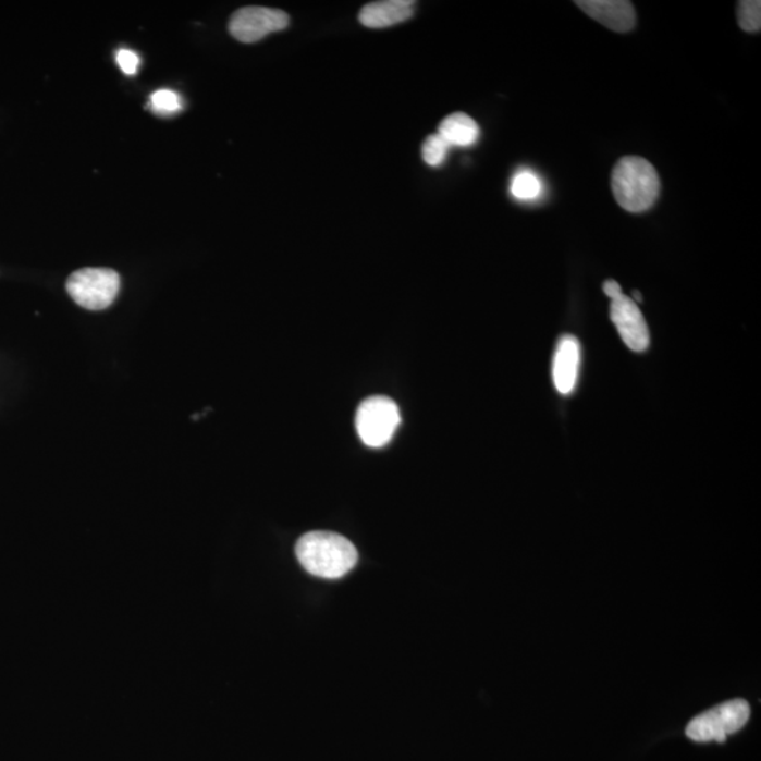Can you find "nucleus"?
I'll return each mask as SVG.
<instances>
[{
  "mask_svg": "<svg viewBox=\"0 0 761 761\" xmlns=\"http://www.w3.org/2000/svg\"><path fill=\"white\" fill-rule=\"evenodd\" d=\"M296 557L315 577L336 580L351 573L358 553L351 540L333 532H310L298 540Z\"/></svg>",
  "mask_w": 761,
  "mask_h": 761,
  "instance_id": "obj_1",
  "label": "nucleus"
},
{
  "mask_svg": "<svg viewBox=\"0 0 761 761\" xmlns=\"http://www.w3.org/2000/svg\"><path fill=\"white\" fill-rule=\"evenodd\" d=\"M612 193L617 205L631 213L646 212L660 195L658 171L641 157H624L612 171Z\"/></svg>",
  "mask_w": 761,
  "mask_h": 761,
  "instance_id": "obj_2",
  "label": "nucleus"
},
{
  "mask_svg": "<svg viewBox=\"0 0 761 761\" xmlns=\"http://www.w3.org/2000/svg\"><path fill=\"white\" fill-rule=\"evenodd\" d=\"M66 291L75 304L88 310H103L121 291V277L109 268H83L66 281Z\"/></svg>",
  "mask_w": 761,
  "mask_h": 761,
  "instance_id": "obj_3",
  "label": "nucleus"
},
{
  "mask_svg": "<svg viewBox=\"0 0 761 761\" xmlns=\"http://www.w3.org/2000/svg\"><path fill=\"white\" fill-rule=\"evenodd\" d=\"M400 424L398 405L386 396H371L358 406L356 429L361 442L368 447L386 446L394 438Z\"/></svg>",
  "mask_w": 761,
  "mask_h": 761,
  "instance_id": "obj_4",
  "label": "nucleus"
},
{
  "mask_svg": "<svg viewBox=\"0 0 761 761\" xmlns=\"http://www.w3.org/2000/svg\"><path fill=\"white\" fill-rule=\"evenodd\" d=\"M750 707L745 700H732L701 713L689 722L686 734L694 741H724L748 724Z\"/></svg>",
  "mask_w": 761,
  "mask_h": 761,
  "instance_id": "obj_5",
  "label": "nucleus"
},
{
  "mask_svg": "<svg viewBox=\"0 0 761 761\" xmlns=\"http://www.w3.org/2000/svg\"><path fill=\"white\" fill-rule=\"evenodd\" d=\"M289 25V14L279 9L247 7L230 19L229 32L236 40L251 45L271 33L285 30Z\"/></svg>",
  "mask_w": 761,
  "mask_h": 761,
  "instance_id": "obj_6",
  "label": "nucleus"
},
{
  "mask_svg": "<svg viewBox=\"0 0 761 761\" xmlns=\"http://www.w3.org/2000/svg\"><path fill=\"white\" fill-rule=\"evenodd\" d=\"M611 319L626 346L634 352H645L649 347L650 333L645 316L638 304L624 294L612 299Z\"/></svg>",
  "mask_w": 761,
  "mask_h": 761,
  "instance_id": "obj_7",
  "label": "nucleus"
},
{
  "mask_svg": "<svg viewBox=\"0 0 761 761\" xmlns=\"http://www.w3.org/2000/svg\"><path fill=\"white\" fill-rule=\"evenodd\" d=\"M581 11L612 32L628 33L636 26L634 4L626 0H578Z\"/></svg>",
  "mask_w": 761,
  "mask_h": 761,
  "instance_id": "obj_8",
  "label": "nucleus"
},
{
  "mask_svg": "<svg viewBox=\"0 0 761 761\" xmlns=\"http://www.w3.org/2000/svg\"><path fill=\"white\" fill-rule=\"evenodd\" d=\"M580 342L572 334H564L559 340L553 360V381L560 394H572L574 388H576L578 372H580Z\"/></svg>",
  "mask_w": 761,
  "mask_h": 761,
  "instance_id": "obj_9",
  "label": "nucleus"
},
{
  "mask_svg": "<svg viewBox=\"0 0 761 761\" xmlns=\"http://www.w3.org/2000/svg\"><path fill=\"white\" fill-rule=\"evenodd\" d=\"M414 11L415 2L412 0H384V2L366 4L358 19L363 26L384 28L408 21Z\"/></svg>",
  "mask_w": 761,
  "mask_h": 761,
  "instance_id": "obj_10",
  "label": "nucleus"
},
{
  "mask_svg": "<svg viewBox=\"0 0 761 761\" xmlns=\"http://www.w3.org/2000/svg\"><path fill=\"white\" fill-rule=\"evenodd\" d=\"M438 134L450 147H470L480 137V127L468 114L453 113L440 123Z\"/></svg>",
  "mask_w": 761,
  "mask_h": 761,
  "instance_id": "obj_11",
  "label": "nucleus"
},
{
  "mask_svg": "<svg viewBox=\"0 0 761 761\" xmlns=\"http://www.w3.org/2000/svg\"><path fill=\"white\" fill-rule=\"evenodd\" d=\"M148 108H150L151 112L157 114V116L171 118L184 110V100H182L181 95L175 93V90L160 89L151 95Z\"/></svg>",
  "mask_w": 761,
  "mask_h": 761,
  "instance_id": "obj_12",
  "label": "nucleus"
},
{
  "mask_svg": "<svg viewBox=\"0 0 761 761\" xmlns=\"http://www.w3.org/2000/svg\"><path fill=\"white\" fill-rule=\"evenodd\" d=\"M511 193L519 200H535L542 194V182L530 171H520L514 176Z\"/></svg>",
  "mask_w": 761,
  "mask_h": 761,
  "instance_id": "obj_13",
  "label": "nucleus"
},
{
  "mask_svg": "<svg viewBox=\"0 0 761 761\" xmlns=\"http://www.w3.org/2000/svg\"><path fill=\"white\" fill-rule=\"evenodd\" d=\"M737 22L741 30L746 33H760L761 28V2L759 0H745L737 3Z\"/></svg>",
  "mask_w": 761,
  "mask_h": 761,
  "instance_id": "obj_14",
  "label": "nucleus"
},
{
  "mask_svg": "<svg viewBox=\"0 0 761 761\" xmlns=\"http://www.w3.org/2000/svg\"><path fill=\"white\" fill-rule=\"evenodd\" d=\"M450 146L439 134H433L426 138L422 146V157L426 164L430 167L442 165L446 160Z\"/></svg>",
  "mask_w": 761,
  "mask_h": 761,
  "instance_id": "obj_15",
  "label": "nucleus"
},
{
  "mask_svg": "<svg viewBox=\"0 0 761 761\" xmlns=\"http://www.w3.org/2000/svg\"><path fill=\"white\" fill-rule=\"evenodd\" d=\"M118 65L126 75H136L140 69V57L132 50H119L116 54Z\"/></svg>",
  "mask_w": 761,
  "mask_h": 761,
  "instance_id": "obj_16",
  "label": "nucleus"
},
{
  "mask_svg": "<svg viewBox=\"0 0 761 761\" xmlns=\"http://www.w3.org/2000/svg\"><path fill=\"white\" fill-rule=\"evenodd\" d=\"M604 292L607 298L615 299L617 296L622 295L621 285L614 280H607L604 284Z\"/></svg>",
  "mask_w": 761,
  "mask_h": 761,
  "instance_id": "obj_17",
  "label": "nucleus"
},
{
  "mask_svg": "<svg viewBox=\"0 0 761 761\" xmlns=\"http://www.w3.org/2000/svg\"><path fill=\"white\" fill-rule=\"evenodd\" d=\"M631 299H634V303H638V304L643 303V296H641L640 292H638V291L634 292V298H631Z\"/></svg>",
  "mask_w": 761,
  "mask_h": 761,
  "instance_id": "obj_18",
  "label": "nucleus"
}]
</instances>
